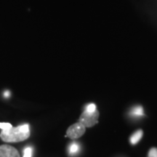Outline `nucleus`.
Wrapping results in <instances>:
<instances>
[{
	"instance_id": "1",
	"label": "nucleus",
	"mask_w": 157,
	"mask_h": 157,
	"mask_svg": "<svg viewBox=\"0 0 157 157\" xmlns=\"http://www.w3.org/2000/svg\"><path fill=\"white\" fill-rule=\"evenodd\" d=\"M30 136V128L28 124L20 125L17 127L2 130L0 133V138L6 143L21 142Z\"/></svg>"
},
{
	"instance_id": "2",
	"label": "nucleus",
	"mask_w": 157,
	"mask_h": 157,
	"mask_svg": "<svg viewBox=\"0 0 157 157\" xmlns=\"http://www.w3.org/2000/svg\"><path fill=\"white\" fill-rule=\"evenodd\" d=\"M98 118H99V112L97 110L94 112H87L84 111L78 119V122L81 123L85 127H92L98 124Z\"/></svg>"
},
{
	"instance_id": "3",
	"label": "nucleus",
	"mask_w": 157,
	"mask_h": 157,
	"mask_svg": "<svg viewBox=\"0 0 157 157\" xmlns=\"http://www.w3.org/2000/svg\"><path fill=\"white\" fill-rule=\"evenodd\" d=\"M85 129L86 127L78 121L68 127L67 132H66V137H68L72 140L79 138L84 134Z\"/></svg>"
},
{
	"instance_id": "4",
	"label": "nucleus",
	"mask_w": 157,
	"mask_h": 157,
	"mask_svg": "<svg viewBox=\"0 0 157 157\" xmlns=\"http://www.w3.org/2000/svg\"><path fill=\"white\" fill-rule=\"evenodd\" d=\"M0 157H20L17 150L9 145L0 146Z\"/></svg>"
},
{
	"instance_id": "5",
	"label": "nucleus",
	"mask_w": 157,
	"mask_h": 157,
	"mask_svg": "<svg viewBox=\"0 0 157 157\" xmlns=\"http://www.w3.org/2000/svg\"><path fill=\"white\" fill-rule=\"evenodd\" d=\"M129 115L132 117H141L144 116V111L141 105H136L130 110Z\"/></svg>"
},
{
	"instance_id": "6",
	"label": "nucleus",
	"mask_w": 157,
	"mask_h": 157,
	"mask_svg": "<svg viewBox=\"0 0 157 157\" xmlns=\"http://www.w3.org/2000/svg\"><path fill=\"white\" fill-rule=\"evenodd\" d=\"M143 135V130H141V129H138V130L136 131V132H134L132 135H131L130 138H129L130 143H132V145L137 144V143L141 140Z\"/></svg>"
},
{
	"instance_id": "7",
	"label": "nucleus",
	"mask_w": 157,
	"mask_h": 157,
	"mask_svg": "<svg viewBox=\"0 0 157 157\" xmlns=\"http://www.w3.org/2000/svg\"><path fill=\"white\" fill-rule=\"evenodd\" d=\"M80 146L78 143L73 142L71 143L69 147H68V153L71 156H75L79 152Z\"/></svg>"
},
{
	"instance_id": "8",
	"label": "nucleus",
	"mask_w": 157,
	"mask_h": 157,
	"mask_svg": "<svg viewBox=\"0 0 157 157\" xmlns=\"http://www.w3.org/2000/svg\"><path fill=\"white\" fill-rule=\"evenodd\" d=\"M96 110H97L96 109V105L94 103L87 104L85 108H84V111H87V112H94Z\"/></svg>"
},
{
	"instance_id": "9",
	"label": "nucleus",
	"mask_w": 157,
	"mask_h": 157,
	"mask_svg": "<svg viewBox=\"0 0 157 157\" xmlns=\"http://www.w3.org/2000/svg\"><path fill=\"white\" fill-rule=\"evenodd\" d=\"M33 148L30 146L26 147L24 149V153H23V157H31L32 156Z\"/></svg>"
},
{
	"instance_id": "10",
	"label": "nucleus",
	"mask_w": 157,
	"mask_h": 157,
	"mask_svg": "<svg viewBox=\"0 0 157 157\" xmlns=\"http://www.w3.org/2000/svg\"><path fill=\"white\" fill-rule=\"evenodd\" d=\"M13 127L11 124L10 123H1L0 122V128H1L2 130H7V129H9Z\"/></svg>"
},
{
	"instance_id": "11",
	"label": "nucleus",
	"mask_w": 157,
	"mask_h": 157,
	"mask_svg": "<svg viewBox=\"0 0 157 157\" xmlns=\"http://www.w3.org/2000/svg\"><path fill=\"white\" fill-rule=\"evenodd\" d=\"M148 157H157V148H152L148 152Z\"/></svg>"
},
{
	"instance_id": "12",
	"label": "nucleus",
	"mask_w": 157,
	"mask_h": 157,
	"mask_svg": "<svg viewBox=\"0 0 157 157\" xmlns=\"http://www.w3.org/2000/svg\"><path fill=\"white\" fill-rule=\"evenodd\" d=\"M9 95H10L9 92H5V97H9Z\"/></svg>"
}]
</instances>
